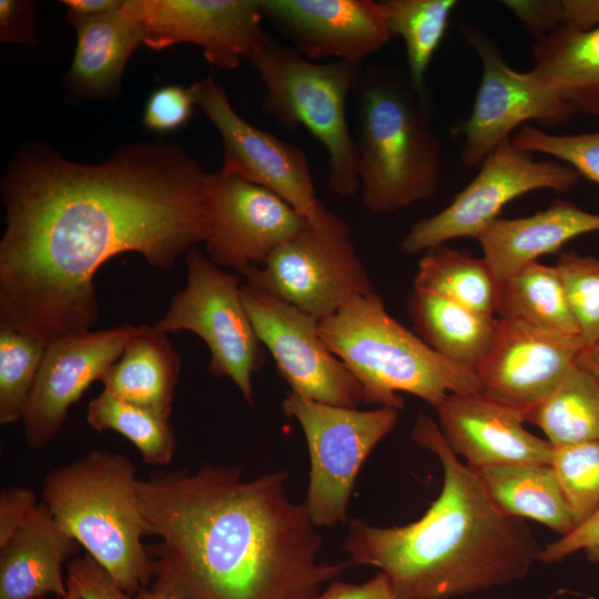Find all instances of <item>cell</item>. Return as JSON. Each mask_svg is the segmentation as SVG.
<instances>
[{"instance_id": "6da1fadb", "label": "cell", "mask_w": 599, "mask_h": 599, "mask_svg": "<svg viewBox=\"0 0 599 599\" xmlns=\"http://www.w3.org/2000/svg\"><path fill=\"white\" fill-rule=\"evenodd\" d=\"M211 179L171 143L130 144L100 164L22 151L1 183L0 328L45 347L91 331L105 262L134 252L169 268L206 241Z\"/></svg>"}, {"instance_id": "7a4b0ae2", "label": "cell", "mask_w": 599, "mask_h": 599, "mask_svg": "<svg viewBox=\"0 0 599 599\" xmlns=\"http://www.w3.org/2000/svg\"><path fill=\"white\" fill-rule=\"evenodd\" d=\"M288 473L243 480L209 463L154 471L138 495L153 561L151 590L173 599H315L349 562H318L323 539Z\"/></svg>"}, {"instance_id": "3957f363", "label": "cell", "mask_w": 599, "mask_h": 599, "mask_svg": "<svg viewBox=\"0 0 599 599\" xmlns=\"http://www.w3.org/2000/svg\"><path fill=\"white\" fill-rule=\"evenodd\" d=\"M410 437L439 459L441 490L404 526L348 520L343 549L351 561L378 568L395 599H453L522 579L542 549L528 525L494 505L429 416L418 414Z\"/></svg>"}, {"instance_id": "277c9868", "label": "cell", "mask_w": 599, "mask_h": 599, "mask_svg": "<svg viewBox=\"0 0 599 599\" xmlns=\"http://www.w3.org/2000/svg\"><path fill=\"white\" fill-rule=\"evenodd\" d=\"M357 105V175L364 206L394 213L432 197L438 187L441 140L429 126V103L408 73L363 69Z\"/></svg>"}, {"instance_id": "5b68a950", "label": "cell", "mask_w": 599, "mask_h": 599, "mask_svg": "<svg viewBox=\"0 0 599 599\" xmlns=\"http://www.w3.org/2000/svg\"><path fill=\"white\" fill-rule=\"evenodd\" d=\"M139 480L125 455L92 449L49 471L41 491L59 526L133 597L153 578Z\"/></svg>"}, {"instance_id": "8992f818", "label": "cell", "mask_w": 599, "mask_h": 599, "mask_svg": "<svg viewBox=\"0 0 599 599\" xmlns=\"http://www.w3.org/2000/svg\"><path fill=\"white\" fill-rule=\"evenodd\" d=\"M329 351L363 385L366 404L400 410L408 393L437 407L451 393H478L476 375L430 348L386 311L377 293L356 296L318 322Z\"/></svg>"}, {"instance_id": "52a82bcc", "label": "cell", "mask_w": 599, "mask_h": 599, "mask_svg": "<svg viewBox=\"0 0 599 599\" xmlns=\"http://www.w3.org/2000/svg\"><path fill=\"white\" fill-rule=\"evenodd\" d=\"M265 88L263 110L286 131L307 130L328 154V186L341 196L359 191L357 151L347 98L363 67L347 61L317 63L291 45L267 40L251 60Z\"/></svg>"}, {"instance_id": "ba28073f", "label": "cell", "mask_w": 599, "mask_h": 599, "mask_svg": "<svg viewBox=\"0 0 599 599\" xmlns=\"http://www.w3.org/2000/svg\"><path fill=\"white\" fill-rule=\"evenodd\" d=\"M185 286L171 300L153 326L165 333L190 331L209 347V373L230 378L244 399L254 404L252 377L265 362L242 295L241 277L223 271L192 247L185 255Z\"/></svg>"}, {"instance_id": "9c48e42d", "label": "cell", "mask_w": 599, "mask_h": 599, "mask_svg": "<svg viewBox=\"0 0 599 599\" xmlns=\"http://www.w3.org/2000/svg\"><path fill=\"white\" fill-rule=\"evenodd\" d=\"M283 412L301 425L311 458L303 502L316 527L348 521L347 508L357 475L372 450L395 427L399 410L338 407L288 392Z\"/></svg>"}, {"instance_id": "30bf717a", "label": "cell", "mask_w": 599, "mask_h": 599, "mask_svg": "<svg viewBox=\"0 0 599 599\" xmlns=\"http://www.w3.org/2000/svg\"><path fill=\"white\" fill-rule=\"evenodd\" d=\"M244 277L246 284L318 322L349 300L375 292L351 242L348 225L331 212L321 223H308Z\"/></svg>"}, {"instance_id": "8fae6325", "label": "cell", "mask_w": 599, "mask_h": 599, "mask_svg": "<svg viewBox=\"0 0 599 599\" xmlns=\"http://www.w3.org/2000/svg\"><path fill=\"white\" fill-rule=\"evenodd\" d=\"M580 177L559 160H535L511 140L505 141L487 155L477 175L446 207L410 226L399 250L417 255L454 238H478L512 200L537 190L566 192Z\"/></svg>"}, {"instance_id": "7c38bea8", "label": "cell", "mask_w": 599, "mask_h": 599, "mask_svg": "<svg viewBox=\"0 0 599 599\" xmlns=\"http://www.w3.org/2000/svg\"><path fill=\"white\" fill-rule=\"evenodd\" d=\"M459 30L483 67L470 114L454 129L464 136L460 159L466 167H479L488 154L510 140L526 122L557 126L576 114L556 88L534 69L528 72L512 69L497 42L485 31L469 26Z\"/></svg>"}, {"instance_id": "4fadbf2b", "label": "cell", "mask_w": 599, "mask_h": 599, "mask_svg": "<svg viewBox=\"0 0 599 599\" xmlns=\"http://www.w3.org/2000/svg\"><path fill=\"white\" fill-rule=\"evenodd\" d=\"M244 305L261 344L293 394L338 407L366 404L363 385L335 356L318 332V321L274 295L242 285Z\"/></svg>"}, {"instance_id": "5bb4252c", "label": "cell", "mask_w": 599, "mask_h": 599, "mask_svg": "<svg viewBox=\"0 0 599 599\" xmlns=\"http://www.w3.org/2000/svg\"><path fill=\"white\" fill-rule=\"evenodd\" d=\"M199 105L223 142L222 171L243 177L278 195L309 223L329 213L318 201L307 154L243 119L225 90L209 75L191 85Z\"/></svg>"}, {"instance_id": "9a60e30c", "label": "cell", "mask_w": 599, "mask_h": 599, "mask_svg": "<svg viewBox=\"0 0 599 599\" xmlns=\"http://www.w3.org/2000/svg\"><path fill=\"white\" fill-rule=\"evenodd\" d=\"M123 9L142 24L149 48L192 43L221 69L253 60L268 40L260 0H124Z\"/></svg>"}, {"instance_id": "2e32d148", "label": "cell", "mask_w": 599, "mask_h": 599, "mask_svg": "<svg viewBox=\"0 0 599 599\" xmlns=\"http://www.w3.org/2000/svg\"><path fill=\"white\" fill-rule=\"evenodd\" d=\"M308 220L270 190L221 169L211 179L207 257L241 275L262 266Z\"/></svg>"}, {"instance_id": "e0dca14e", "label": "cell", "mask_w": 599, "mask_h": 599, "mask_svg": "<svg viewBox=\"0 0 599 599\" xmlns=\"http://www.w3.org/2000/svg\"><path fill=\"white\" fill-rule=\"evenodd\" d=\"M138 325L125 324L61 337L45 347L23 417V437L31 449L49 445L61 430L70 407L100 380L122 355Z\"/></svg>"}, {"instance_id": "ac0fdd59", "label": "cell", "mask_w": 599, "mask_h": 599, "mask_svg": "<svg viewBox=\"0 0 599 599\" xmlns=\"http://www.w3.org/2000/svg\"><path fill=\"white\" fill-rule=\"evenodd\" d=\"M583 347L579 336L498 317L494 346L476 373L478 393L524 416L559 385Z\"/></svg>"}, {"instance_id": "d6986e66", "label": "cell", "mask_w": 599, "mask_h": 599, "mask_svg": "<svg viewBox=\"0 0 599 599\" xmlns=\"http://www.w3.org/2000/svg\"><path fill=\"white\" fill-rule=\"evenodd\" d=\"M263 17L304 58L362 64L395 35L382 1L260 0Z\"/></svg>"}, {"instance_id": "ffe728a7", "label": "cell", "mask_w": 599, "mask_h": 599, "mask_svg": "<svg viewBox=\"0 0 599 599\" xmlns=\"http://www.w3.org/2000/svg\"><path fill=\"white\" fill-rule=\"evenodd\" d=\"M456 456L474 470L508 464L550 465L554 446L524 427L522 413L479 393H451L436 407Z\"/></svg>"}, {"instance_id": "44dd1931", "label": "cell", "mask_w": 599, "mask_h": 599, "mask_svg": "<svg viewBox=\"0 0 599 599\" xmlns=\"http://www.w3.org/2000/svg\"><path fill=\"white\" fill-rule=\"evenodd\" d=\"M79 546L41 501L0 548V599H38L49 593L62 599L68 591L62 566Z\"/></svg>"}, {"instance_id": "7402d4cb", "label": "cell", "mask_w": 599, "mask_h": 599, "mask_svg": "<svg viewBox=\"0 0 599 599\" xmlns=\"http://www.w3.org/2000/svg\"><path fill=\"white\" fill-rule=\"evenodd\" d=\"M599 232V213L556 200L529 216L495 220L479 236L484 260L498 281L537 258L559 251L570 240Z\"/></svg>"}, {"instance_id": "603a6c76", "label": "cell", "mask_w": 599, "mask_h": 599, "mask_svg": "<svg viewBox=\"0 0 599 599\" xmlns=\"http://www.w3.org/2000/svg\"><path fill=\"white\" fill-rule=\"evenodd\" d=\"M77 33L67 84L84 98L114 93L132 53L143 43V28L122 6L101 14L67 12Z\"/></svg>"}, {"instance_id": "cb8c5ba5", "label": "cell", "mask_w": 599, "mask_h": 599, "mask_svg": "<svg viewBox=\"0 0 599 599\" xmlns=\"http://www.w3.org/2000/svg\"><path fill=\"white\" fill-rule=\"evenodd\" d=\"M180 370L181 357L167 334L143 324L100 382L116 398L170 418Z\"/></svg>"}, {"instance_id": "d4e9b609", "label": "cell", "mask_w": 599, "mask_h": 599, "mask_svg": "<svg viewBox=\"0 0 599 599\" xmlns=\"http://www.w3.org/2000/svg\"><path fill=\"white\" fill-rule=\"evenodd\" d=\"M407 311L417 335L430 348L476 375L494 346L498 317L414 290Z\"/></svg>"}, {"instance_id": "484cf974", "label": "cell", "mask_w": 599, "mask_h": 599, "mask_svg": "<svg viewBox=\"0 0 599 599\" xmlns=\"http://www.w3.org/2000/svg\"><path fill=\"white\" fill-rule=\"evenodd\" d=\"M475 471L490 500L502 514L519 519H532L560 537L576 528L550 465H495Z\"/></svg>"}, {"instance_id": "4316f807", "label": "cell", "mask_w": 599, "mask_h": 599, "mask_svg": "<svg viewBox=\"0 0 599 599\" xmlns=\"http://www.w3.org/2000/svg\"><path fill=\"white\" fill-rule=\"evenodd\" d=\"M534 70L576 111L599 115V27L559 28L535 42Z\"/></svg>"}, {"instance_id": "83f0119b", "label": "cell", "mask_w": 599, "mask_h": 599, "mask_svg": "<svg viewBox=\"0 0 599 599\" xmlns=\"http://www.w3.org/2000/svg\"><path fill=\"white\" fill-rule=\"evenodd\" d=\"M496 314L499 318L579 336L556 266H548L538 261L499 281Z\"/></svg>"}, {"instance_id": "f1b7e54d", "label": "cell", "mask_w": 599, "mask_h": 599, "mask_svg": "<svg viewBox=\"0 0 599 599\" xmlns=\"http://www.w3.org/2000/svg\"><path fill=\"white\" fill-rule=\"evenodd\" d=\"M414 291L441 296L484 315L497 313L499 281L484 257L446 245L424 253Z\"/></svg>"}, {"instance_id": "f546056e", "label": "cell", "mask_w": 599, "mask_h": 599, "mask_svg": "<svg viewBox=\"0 0 599 599\" xmlns=\"http://www.w3.org/2000/svg\"><path fill=\"white\" fill-rule=\"evenodd\" d=\"M524 419L539 427L554 447L599 440V379L575 364Z\"/></svg>"}, {"instance_id": "4dcf8cb0", "label": "cell", "mask_w": 599, "mask_h": 599, "mask_svg": "<svg viewBox=\"0 0 599 599\" xmlns=\"http://www.w3.org/2000/svg\"><path fill=\"white\" fill-rule=\"evenodd\" d=\"M394 35L403 39L408 77L417 94L428 101L426 71L446 33L456 0L382 1Z\"/></svg>"}, {"instance_id": "1f68e13d", "label": "cell", "mask_w": 599, "mask_h": 599, "mask_svg": "<svg viewBox=\"0 0 599 599\" xmlns=\"http://www.w3.org/2000/svg\"><path fill=\"white\" fill-rule=\"evenodd\" d=\"M87 422L97 432L123 435L149 465H167L174 456L176 439L169 418L123 402L104 389L89 402Z\"/></svg>"}, {"instance_id": "d6a6232c", "label": "cell", "mask_w": 599, "mask_h": 599, "mask_svg": "<svg viewBox=\"0 0 599 599\" xmlns=\"http://www.w3.org/2000/svg\"><path fill=\"white\" fill-rule=\"evenodd\" d=\"M45 346L34 337L0 328V424L22 419Z\"/></svg>"}, {"instance_id": "836d02e7", "label": "cell", "mask_w": 599, "mask_h": 599, "mask_svg": "<svg viewBox=\"0 0 599 599\" xmlns=\"http://www.w3.org/2000/svg\"><path fill=\"white\" fill-rule=\"evenodd\" d=\"M550 466L577 527L599 510V440L554 447Z\"/></svg>"}, {"instance_id": "e575fe53", "label": "cell", "mask_w": 599, "mask_h": 599, "mask_svg": "<svg viewBox=\"0 0 599 599\" xmlns=\"http://www.w3.org/2000/svg\"><path fill=\"white\" fill-rule=\"evenodd\" d=\"M556 268L586 346L599 341V258L575 251L559 255Z\"/></svg>"}, {"instance_id": "d590c367", "label": "cell", "mask_w": 599, "mask_h": 599, "mask_svg": "<svg viewBox=\"0 0 599 599\" xmlns=\"http://www.w3.org/2000/svg\"><path fill=\"white\" fill-rule=\"evenodd\" d=\"M501 3L535 41L559 28L588 31L599 27V0H506Z\"/></svg>"}, {"instance_id": "8d00e7d4", "label": "cell", "mask_w": 599, "mask_h": 599, "mask_svg": "<svg viewBox=\"0 0 599 599\" xmlns=\"http://www.w3.org/2000/svg\"><path fill=\"white\" fill-rule=\"evenodd\" d=\"M518 149L554 156L572 166L580 176L599 185V130L590 133L554 134L525 124L511 136Z\"/></svg>"}, {"instance_id": "74e56055", "label": "cell", "mask_w": 599, "mask_h": 599, "mask_svg": "<svg viewBox=\"0 0 599 599\" xmlns=\"http://www.w3.org/2000/svg\"><path fill=\"white\" fill-rule=\"evenodd\" d=\"M196 104L191 87L165 84L148 98L142 123L156 133H170L182 128L193 114Z\"/></svg>"}, {"instance_id": "f35d334b", "label": "cell", "mask_w": 599, "mask_h": 599, "mask_svg": "<svg viewBox=\"0 0 599 599\" xmlns=\"http://www.w3.org/2000/svg\"><path fill=\"white\" fill-rule=\"evenodd\" d=\"M68 579L82 599H132L89 554L68 562Z\"/></svg>"}, {"instance_id": "ab89813d", "label": "cell", "mask_w": 599, "mask_h": 599, "mask_svg": "<svg viewBox=\"0 0 599 599\" xmlns=\"http://www.w3.org/2000/svg\"><path fill=\"white\" fill-rule=\"evenodd\" d=\"M580 550L590 561L599 562V510L570 534L542 547L539 561L557 564Z\"/></svg>"}, {"instance_id": "60d3db41", "label": "cell", "mask_w": 599, "mask_h": 599, "mask_svg": "<svg viewBox=\"0 0 599 599\" xmlns=\"http://www.w3.org/2000/svg\"><path fill=\"white\" fill-rule=\"evenodd\" d=\"M40 502L26 487H8L0 491V548L26 524Z\"/></svg>"}, {"instance_id": "b9f144b4", "label": "cell", "mask_w": 599, "mask_h": 599, "mask_svg": "<svg viewBox=\"0 0 599 599\" xmlns=\"http://www.w3.org/2000/svg\"><path fill=\"white\" fill-rule=\"evenodd\" d=\"M34 3L20 0L0 1V40L31 44L35 39Z\"/></svg>"}, {"instance_id": "7bdbcfd3", "label": "cell", "mask_w": 599, "mask_h": 599, "mask_svg": "<svg viewBox=\"0 0 599 599\" xmlns=\"http://www.w3.org/2000/svg\"><path fill=\"white\" fill-rule=\"evenodd\" d=\"M315 599H395L393 588L386 576L378 572L363 583L332 581Z\"/></svg>"}, {"instance_id": "ee69618b", "label": "cell", "mask_w": 599, "mask_h": 599, "mask_svg": "<svg viewBox=\"0 0 599 599\" xmlns=\"http://www.w3.org/2000/svg\"><path fill=\"white\" fill-rule=\"evenodd\" d=\"M69 11L79 14H101L119 9L123 1L119 0H65L62 1Z\"/></svg>"}, {"instance_id": "f6af8a7d", "label": "cell", "mask_w": 599, "mask_h": 599, "mask_svg": "<svg viewBox=\"0 0 599 599\" xmlns=\"http://www.w3.org/2000/svg\"><path fill=\"white\" fill-rule=\"evenodd\" d=\"M575 364L590 372L599 379V341L593 345L583 347Z\"/></svg>"}, {"instance_id": "bcb514c9", "label": "cell", "mask_w": 599, "mask_h": 599, "mask_svg": "<svg viewBox=\"0 0 599 599\" xmlns=\"http://www.w3.org/2000/svg\"><path fill=\"white\" fill-rule=\"evenodd\" d=\"M134 599H173V598L158 593L151 589L143 588L134 596Z\"/></svg>"}, {"instance_id": "7dc6e473", "label": "cell", "mask_w": 599, "mask_h": 599, "mask_svg": "<svg viewBox=\"0 0 599 599\" xmlns=\"http://www.w3.org/2000/svg\"><path fill=\"white\" fill-rule=\"evenodd\" d=\"M68 591L62 599H82L73 583L67 579Z\"/></svg>"}, {"instance_id": "c3c4849f", "label": "cell", "mask_w": 599, "mask_h": 599, "mask_svg": "<svg viewBox=\"0 0 599 599\" xmlns=\"http://www.w3.org/2000/svg\"><path fill=\"white\" fill-rule=\"evenodd\" d=\"M38 599H45V597L44 598H38Z\"/></svg>"}]
</instances>
